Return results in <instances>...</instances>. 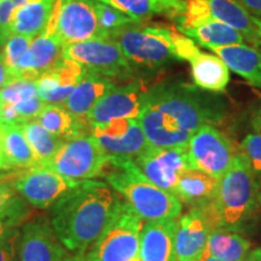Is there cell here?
<instances>
[{
	"label": "cell",
	"mask_w": 261,
	"mask_h": 261,
	"mask_svg": "<svg viewBox=\"0 0 261 261\" xmlns=\"http://www.w3.org/2000/svg\"><path fill=\"white\" fill-rule=\"evenodd\" d=\"M226 114L223 98L182 81L148 87L138 121L150 146H185L201 127L219 123Z\"/></svg>",
	"instance_id": "1"
},
{
	"label": "cell",
	"mask_w": 261,
	"mask_h": 261,
	"mask_svg": "<svg viewBox=\"0 0 261 261\" xmlns=\"http://www.w3.org/2000/svg\"><path fill=\"white\" fill-rule=\"evenodd\" d=\"M123 202L109 184L80 180L54 204L52 228L65 248L84 253L115 218Z\"/></svg>",
	"instance_id": "2"
},
{
	"label": "cell",
	"mask_w": 261,
	"mask_h": 261,
	"mask_svg": "<svg viewBox=\"0 0 261 261\" xmlns=\"http://www.w3.org/2000/svg\"><path fill=\"white\" fill-rule=\"evenodd\" d=\"M103 174L108 184L126 198L127 203L143 220H177L180 217L181 202L150 181L136 165L135 159L109 156Z\"/></svg>",
	"instance_id": "3"
},
{
	"label": "cell",
	"mask_w": 261,
	"mask_h": 261,
	"mask_svg": "<svg viewBox=\"0 0 261 261\" xmlns=\"http://www.w3.org/2000/svg\"><path fill=\"white\" fill-rule=\"evenodd\" d=\"M259 208L255 184L247 159L238 150L232 166L219 179V188L213 202L201 210L212 230L221 227L240 233L249 226Z\"/></svg>",
	"instance_id": "4"
},
{
	"label": "cell",
	"mask_w": 261,
	"mask_h": 261,
	"mask_svg": "<svg viewBox=\"0 0 261 261\" xmlns=\"http://www.w3.org/2000/svg\"><path fill=\"white\" fill-rule=\"evenodd\" d=\"M173 32L165 25L130 24L110 33L107 39L115 41L135 69L158 70L178 61L173 44Z\"/></svg>",
	"instance_id": "5"
},
{
	"label": "cell",
	"mask_w": 261,
	"mask_h": 261,
	"mask_svg": "<svg viewBox=\"0 0 261 261\" xmlns=\"http://www.w3.org/2000/svg\"><path fill=\"white\" fill-rule=\"evenodd\" d=\"M143 219L125 201L92 244L90 261H132L139 254Z\"/></svg>",
	"instance_id": "6"
},
{
	"label": "cell",
	"mask_w": 261,
	"mask_h": 261,
	"mask_svg": "<svg viewBox=\"0 0 261 261\" xmlns=\"http://www.w3.org/2000/svg\"><path fill=\"white\" fill-rule=\"evenodd\" d=\"M109 156L92 136L81 135L67 140L45 167L74 180H89L103 175Z\"/></svg>",
	"instance_id": "7"
},
{
	"label": "cell",
	"mask_w": 261,
	"mask_h": 261,
	"mask_svg": "<svg viewBox=\"0 0 261 261\" xmlns=\"http://www.w3.org/2000/svg\"><path fill=\"white\" fill-rule=\"evenodd\" d=\"M187 151L190 168L217 179L224 177L237 154L230 138L212 125L201 127L189 139Z\"/></svg>",
	"instance_id": "8"
},
{
	"label": "cell",
	"mask_w": 261,
	"mask_h": 261,
	"mask_svg": "<svg viewBox=\"0 0 261 261\" xmlns=\"http://www.w3.org/2000/svg\"><path fill=\"white\" fill-rule=\"evenodd\" d=\"M61 57L79 62L87 70L106 75L113 80L127 79L133 74V68L121 48L110 39H92L63 45Z\"/></svg>",
	"instance_id": "9"
},
{
	"label": "cell",
	"mask_w": 261,
	"mask_h": 261,
	"mask_svg": "<svg viewBox=\"0 0 261 261\" xmlns=\"http://www.w3.org/2000/svg\"><path fill=\"white\" fill-rule=\"evenodd\" d=\"M79 182L80 180L65 178L44 166H37L16 175L10 184L32 205L46 210Z\"/></svg>",
	"instance_id": "10"
},
{
	"label": "cell",
	"mask_w": 261,
	"mask_h": 261,
	"mask_svg": "<svg viewBox=\"0 0 261 261\" xmlns=\"http://www.w3.org/2000/svg\"><path fill=\"white\" fill-rule=\"evenodd\" d=\"M143 174L162 190L174 194L179 177L190 168L187 145L177 148L150 146L135 159Z\"/></svg>",
	"instance_id": "11"
},
{
	"label": "cell",
	"mask_w": 261,
	"mask_h": 261,
	"mask_svg": "<svg viewBox=\"0 0 261 261\" xmlns=\"http://www.w3.org/2000/svg\"><path fill=\"white\" fill-rule=\"evenodd\" d=\"M91 136L108 156L136 159L149 148L138 119H115L92 125Z\"/></svg>",
	"instance_id": "12"
},
{
	"label": "cell",
	"mask_w": 261,
	"mask_h": 261,
	"mask_svg": "<svg viewBox=\"0 0 261 261\" xmlns=\"http://www.w3.org/2000/svg\"><path fill=\"white\" fill-rule=\"evenodd\" d=\"M57 31L63 45L106 39L96 14V0H58Z\"/></svg>",
	"instance_id": "13"
},
{
	"label": "cell",
	"mask_w": 261,
	"mask_h": 261,
	"mask_svg": "<svg viewBox=\"0 0 261 261\" xmlns=\"http://www.w3.org/2000/svg\"><path fill=\"white\" fill-rule=\"evenodd\" d=\"M148 87L133 80L123 86H115L98 102L90 113V127L115 119H138Z\"/></svg>",
	"instance_id": "14"
},
{
	"label": "cell",
	"mask_w": 261,
	"mask_h": 261,
	"mask_svg": "<svg viewBox=\"0 0 261 261\" xmlns=\"http://www.w3.org/2000/svg\"><path fill=\"white\" fill-rule=\"evenodd\" d=\"M86 73L79 62L61 57L35 80L39 97L45 104H63Z\"/></svg>",
	"instance_id": "15"
},
{
	"label": "cell",
	"mask_w": 261,
	"mask_h": 261,
	"mask_svg": "<svg viewBox=\"0 0 261 261\" xmlns=\"http://www.w3.org/2000/svg\"><path fill=\"white\" fill-rule=\"evenodd\" d=\"M211 224L201 208H190L177 221L175 257L177 261H197L207 249Z\"/></svg>",
	"instance_id": "16"
},
{
	"label": "cell",
	"mask_w": 261,
	"mask_h": 261,
	"mask_svg": "<svg viewBox=\"0 0 261 261\" xmlns=\"http://www.w3.org/2000/svg\"><path fill=\"white\" fill-rule=\"evenodd\" d=\"M18 261H64L65 252L52 225L44 220L28 223L19 238Z\"/></svg>",
	"instance_id": "17"
},
{
	"label": "cell",
	"mask_w": 261,
	"mask_h": 261,
	"mask_svg": "<svg viewBox=\"0 0 261 261\" xmlns=\"http://www.w3.org/2000/svg\"><path fill=\"white\" fill-rule=\"evenodd\" d=\"M177 220L146 221L140 232L138 257L142 261H177Z\"/></svg>",
	"instance_id": "18"
},
{
	"label": "cell",
	"mask_w": 261,
	"mask_h": 261,
	"mask_svg": "<svg viewBox=\"0 0 261 261\" xmlns=\"http://www.w3.org/2000/svg\"><path fill=\"white\" fill-rule=\"evenodd\" d=\"M115 86V83L110 77L96 71L87 70L73 92L64 100L63 106L73 115L87 120L94 106Z\"/></svg>",
	"instance_id": "19"
},
{
	"label": "cell",
	"mask_w": 261,
	"mask_h": 261,
	"mask_svg": "<svg viewBox=\"0 0 261 261\" xmlns=\"http://www.w3.org/2000/svg\"><path fill=\"white\" fill-rule=\"evenodd\" d=\"M218 188L219 179L198 169L188 168L179 177L173 195L190 208H203L213 202Z\"/></svg>",
	"instance_id": "20"
},
{
	"label": "cell",
	"mask_w": 261,
	"mask_h": 261,
	"mask_svg": "<svg viewBox=\"0 0 261 261\" xmlns=\"http://www.w3.org/2000/svg\"><path fill=\"white\" fill-rule=\"evenodd\" d=\"M188 62L197 89L212 93H221L226 90L230 83V69L219 57L198 50Z\"/></svg>",
	"instance_id": "21"
},
{
	"label": "cell",
	"mask_w": 261,
	"mask_h": 261,
	"mask_svg": "<svg viewBox=\"0 0 261 261\" xmlns=\"http://www.w3.org/2000/svg\"><path fill=\"white\" fill-rule=\"evenodd\" d=\"M212 51L233 73L242 76L252 87L261 90V52L244 44L215 47Z\"/></svg>",
	"instance_id": "22"
},
{
	"label": "cell",
	"mask_w": 261,
	"mask_h": 261,
	"mask_svg": "<svg viewBox=\"0 0 261 261\" xmlns=\"http://www.w3.org/2000/svg\"><path fill=\"white\" fill-rule=\"evenodd\" d=\"M35 120L48 132L64 142L85 135L84 128L86 123H89L87 120L73 115L63 104H45Z\"/></svg>",
	"instance_id": "23"
},
{
	"label": "cell",
	"mask_w": 261,
	"mask_h": 261,
	"mask_svg": "<svg viewBox=\"0 0 261 261\" xmlns=\"http://www.w3.org/2000/svg\"><path fill=\"white\" fill-rule=\"evenodd\" d=\"M125 12L139 23L154 16L165 15L174 19L180 14L184 0H97Z\"/></svg>",
	"instance_id": "24"
},
{
	"label": "cell",
	"mask_w": 261,
	"mask_h": 261,
	"mask_svg": "<svg viewBox=\"0 0 261 261\" xmlns=\"http://www.w3.org/2000/svg\"><path fill=\"white\" fill-rule=\"evenodd\" d=\"M207 2L212 17L237 29L238 32L242 33L244 38H248L256 46H259L261 39L253 21V15H250L237 0H207Z\"/></svg>",
	"instance_id": "25"
},
{
	"label": "cell",
	"mask_w": 261,
	"mask_h": 261,
	"mask_svg": "<svg viewBox=\"0 0 261 261\" xmlns=\"http://www.w3.org/2000/svg\"><path fill=\"white\" fill-rule=\"evenodd\" d=\"M55 0H28L15 10L11 34L35 38L45 28L54 9Z\"/></svg>",
	"instance_id": "26"
},
{
	"label": "cell",
	"mask_w": 261,
	"mask_h": 261,
	"mask_svg": "<svg viewBox=\"0 0 261 261\" xmlns=\"http://www.w3.org/2000/svg\"><path fill=\"white\" fill-rule=\"evenodd\" d=\"M182 34L192 39L200 46L207 47L210 50L215 47L243 44L246 39L242 33L238 32L237 29L215 18L208 19L203 23L189 28L182 32Z\"/></svg>",
	"instance_id": "27"
},
{
	"label": "cell",
	"mask_w": 261,
	"mask_h": 261,
	"mask_svg": "<svg viewBox=\"0 0 261 261\" xmlns=\"http://www.w3.org/2000/svg\"><path fill=\"white\" fill-rule=\"evenodd\" d=\"M0 137L12 167L28 169L40 166L19 122L3 121L0 123Z\"/></svg>",
	"instance_id": "28"
},
{
	"label": "cell",
	"mask_w": 261,
	"mask_h": 261,
	"mask_svg": "<svg viewBox=\"0 0 261 261\" xmlns=\"http://www.w3.org/2000/svg\"><path fill=\"white\" fill-rule=\"evenodd\" d=\"M207 250L220 261H246L250 253V242L241 233L219 227L211 231Z\"/></svg>",
	"instance_id": "29"
},
{
	"label": "cell",
	"mask_w": 261,
	"mask_h": 261,
	"mask_svg": "<svg viewBox=\"0 0 261 261\" xmlns=\"http://www.w3.org/2000/svg\"><path fill=\"white\" fill-rule=\"evenodd\" d=\"M19 125L40 166H47L63 145L64 140L48 132L37 120L22 121Z\"/></svg>",
	"instance_id": "30"
},
{
	"label": "cell",
	"mask_w": 261,
	"mask_h": 261,
	"mask_svg": "<svg viewBox=\"0 0 261 261\" xmlns=\"http://www.w3.org/2000/svg\"><path fill=\"white\" fill-rule=\"evenodd\" d=\"M240 151L247 159L261 207V135L257 133L247 135L241 143Z\"/></svg>",
	"instance_id": "31"
},
{
	"label": "cell",
	"mask_w": 261,
	"mask_h": 261,
	"mask_svg": "<svg viewBox=\"0 0 261 261\" xmlns=\"http://www.w3.org/2000/svg\"><path fill=\"white\" fill-rule=\"evenodd\" d=\"M96 14L99 28L102 29L106 39L110 33L117 31V29L125 28L130 24H139L138 21L130 18L125 12L120 11L113 6L104 4V3L96 0Z\"/></svg>",
	"instance_id": "32"
},
{
	"label": "cell",
	"mask_w": 261,
	"mask_h": 261,
	"mask_svg": "<svg viewBox=\"0 0 261 261\" xmlns=\"http://www.w3.org/2000/svg\"><path fill=\"white\" fill-rule=\"evenodd\" d=\"M23 204L10 182H0V221L6 226L15 224L23 215Z\"/></svg>",
	"instance_id": "33"
},
{
	"label": "cell",
	"mask_w": 261,
	"mask_h": 261,
	"mask_svg": "<svg viewBox=\"0 0 261 261\" xmlns=\"http://www.w3.org/2000/svg\"><path fill=\"white\" fill-rule=\"evenodd\" d=\"M35 96H39L35 80L16 79L0 90V99L8 106H15Z\"/></svg>",
	"instance_id": "34"
},
{
	"label": "cell",
	"mask_w": 261,
	"mask_h": 261,
	"mask_svg": "<svg viewBox=\"0 0 261 261\" xmlns=\"http://www.w3.org/2000/svg\"><path fill=\"white\" fill-rule=\"evenodd\" d=\"M33 39L34 38L24 37V35L19 34H11L8 40L5 41L4 46H3V56H4L5 64L11 76L18 61L21 60V57L31 46Z\"/></svg>",
	"instance_id": "35"
},
{
	"label": "cell",
	"mask_w": 261,
	"mask_h": 261,
	"mask_svg": "<svg viewBox=\"0 0 261 261\" xmlns=\"http://www.w3.org/2000/svg\"><path fill=\"white\" fill-rule=\"evenodd\" d=\"M44 106L45 103L42 102L41 98L39 96L32 97L29 99L22 100V102L15 104V106H11L15 114L16 122L28 121V120L35 119L39 115V113L41 112Z\"/></svg>",
	"instance_id": "36"
},
{
	"label": "cell",
	"mask_w": 261,
	"mask_h": 261,
	"mask_svg": "<svg viewBox=\"0 0 261 261\" xmlns=\"http://www.w3.org/2000/svg\"><path fill=\"white\" fill-rule=\"evenodd\" d=\"M15 5L12 0H0V44L4 45L11 35V24L14 19Z\"/></svg>",
	"instance_id": "37"
},
{
	"label": "cell",
	"mask_w": 261,
	"mask_h": 261,
	"mask_svg": "<svg viewBox=\"0 0 261 261\" xmlns=\"http://www.w3.org/2000/svg\"><path fill=\"white\" fill-rule=\"evenodd\" d=\"M19 233L17 231H6L0 240V261H15L16 243H17Z\"/></svg>",
	"instance_id": "38"
},
{
	"label": "cell",
	"mask_w": 261,
	"mask_h": 261,
	"mask_svg": "<svg viewBox=\"0 0 261 261\" xmlns=\"http://www.w3.org/2000/svg\"><path fill=\"white\" fill-rule=\"evenodd\" d=\"M249 120H250V127L253 128L254 133L261 135V102H259L253 107Z\"/></svg>",
	"instance_id": "39"
},
{
	"label": "cell",
	"mask_w": 261,
	"mask_h": 261,
	"mask_svg": "<svg viewBox=\"0 0 261 261\" xmlns=\"http://www.w3.org/2000/svg\"><path fill=\"white\" fill-rule=\"evenodd\" d=\"M11 81H14L12 79L11 74L6 67L5 61H4V56H3V48H0V90L4 89L6 85H9Z\"/></svg>",
	"instance_id": "40"
},
{
	"label": "cell",
	"mask_w": 261,
	"mask_h": 261,
	"mask_svg": "<svg viewBox=\"0 0 261 261\" xmlns=\"http://www.w3.org/2000/svg\"><path fill=\"white\" fill-rule=\"evenodd\" d=\"M247 11H252L257 16L255 17L261 18V0H237Z\"/></svg>",
	"instance_id": "41"
},
{
	"label": "cell",
	"mask_w": 261,
	"mask_h": 261,
	"mask_svg": "<svg viewBox=\"0 0 261 261\" xmlns=\"http://www.w3.org/2000/svg\"><path fill=\"white\" fill-rule=\"evenodd\" d=\"M12 167V165L10 163L8 156H6L4 145H3L2 137H0V171H10Z\"/></svg>",
	"instance_id": "42"
},
{
	"label": "cell",
	"mask_w": 261,
	"mask_h": 261,
	"mask_svg": "<svg viewBox=\"0 0 261 261\" xmlns=\"http://www.w3.org/2000/svg\"><path fill=\"white\" fill-rule=\"evenodd\" d=\"M246 261H261V248L255 249L254 252H250Z\"/></svg>",
	"instance_id": "43"
},
{
	"label": "cell",
	"mask_w": 261,
	"mask_h": 261,
	"mask_svg": "<svg viewBox=\"0 0 261 261\" xmlns=\"http://www.w3.org/2000/svg\"><path fill=\"white\" fill-rule=\"evenodd\" d=\"M197 261H220V260L217 259V257L213 256V255H212V254L208 253V250L205 249L204 252H203V254H202V255L198 257Z\"/></svg>",
	"instance_id": "44"
},
{
	"label": "cell",
	"mask_w": 261,
	"mask_h": 261,
	"mask_svg": "<svg viewBox=\"0 0 261 261\" xmlns=\"http://www.w3.org/2000/svg\"><path fill=\"white\" fill-rule=\"evenodd\" d=\"M64 261H90L89 256H85L84 253H77L76 255L70 256V257H65Z\"/></svg>",
	"instance_id": "45"
},
{
	"label": "cell",
	"mask_w": 261,
	"mask_h": 261,
	"mask_svg": "<svg viewBox=\"0 0 261 261\" xmlns=\"http://www.w3.org/2000/svg\"><path fill=\"white\" fill-rule=\"evenodd\" d=\"M253 21H254V23H255V25H256L257 34H259V37H260V39H261V18L255 17V16H253Z\"/></svg>",
	"instance_id": "46"
},
{
	"label": "cell",
	"mask_w": 261,
	"mask_h": 261,
	"mask_svg": "<svg viewBox=\"0 0 261 261\" xmlns=\"http://www.w3.org/2000/svg\"><path fill=\"white\" fill-rule=\"evenodd\" d=\"M12 2H14L15 8H16V9H18V8H21L22 5H24L25 3L28 2V0H12Z\"/></svg>",
	"instance_id": "47"
},
{
	"label": "cell",
	"mask_w": 261,
	"mask_h": 261,
	"mask_svg": "<svg viewBox=\"0 0 261 261\" xmlns=\"http://www.w3.org/2000/svg\"><path fill=\"white\" fill-rule=\"evenodd\" d=\"M6 232V225L3 223V221H0V240H2L3 236H4Z\"/></svg>",
	"instance_id": "48"
},
{
	"label": "cell",
	"mask_w": 261,
	"mask_h": 261,
	"mask_svg": "<svg viewBox=\"0 0 261 261\" xmlns=\"http://www.w3.org/2000/svg\"><path fill=\"white\" fill-rule=\"evenodd\" d=\"M3 110H4V103L0 99V123L3 122Z\"/></svg>",
	"instance_id": "49"
},
{
	"label": "cell",
	"mask_w": 261,
	"mask_h": 261,
	"mask_svg": "<svg viewBox=\"0 0 261 261\" xmlns=\"http://www.w3.org/2000/svg\"><path fill=\"white\" fill-rule=\"evenodd\" d=\"M5 178H6L5 174H0V180H2V179H5Z\"/></svg>",
	"instance_id": "50"
},
{
	"label": "cell",
	"mask_w": 261,
	"mask_h": 261,
	"mask_svg": "<svg viewBox=\"0 0 261 261\" xmlns=\"http://www.w3.org/2000/svg\"><path fill=\"white\" fill-rule=\"evenodd\" d=\"M132 261H142V260H140V259H139V257H138V256H137V257H136V259H133Z\"/></svg>",
	"instance_id": "51"
},
{
	"label": "cell",
	"mask_w": 261,
	"mask_h": 261,
	"mask_svg": "<svg viewBox=\"0 0 261 261\" xmlns=\"http://www.w3.org/2000/svg\"><path fill=\"white\" fill-rule=\"evenodd\" d=\"M259 47H261V41H260V44H259ZM260 52H261V48H260Z\"/></svg>",
	"instance_id": "52"
},
{
	"label": "cell",
	"mask_w": 261,
	"mask_h": 261,
	"mask_svg": "<svg viewBox=\"0 0 261 261\" xmlns=\"http://www.w3.org/2000/svg\"><path fill=\"white\" fill-rule=\"evenodd\" d=\"M3 46H4V45H2V44H0V48H3Z\"/></svg>",
	"instance_id": "53"
}]
</instances>
